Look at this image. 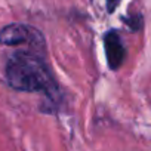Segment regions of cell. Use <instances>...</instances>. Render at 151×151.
I'll return each mask as SVG.
<instances>
[{
	"instance_id": "cell-3",
	"label": "cell",
	"mask_w": 151,
	"mask_h": 151,
	"mask_svg": "<svg viewBox=\"0 0 151 151\" xmlns=\"http://www.w3.org/2000/svg\"><path fill=\"white\" fill-rule=\"evenodd\" d=\"M102 40H104L107 65L111 71H117L126 59V47L123 45V40H122L119 30L111 28V30L105 31L102 36Z\"/></svg>"
},
{
	"instance_id": "cell-4",
	"label": "cell",
	"mask_w": 151,
	"mask_h": 151,
	"mask_svg": "<svg viewBox=\"0 0 151 151\" xmlns=\"http://www.w3.org/2000/svg\"><path fill=\"white\" fill-rule=\"evenodd\" d=\"M122 21L133 31V33H138L142 25H144V17L141 12H132L129 14L127 17H122Z\"/></svg>"
},
{
	"instance_id": "cell-1",
	"label": "cell",
	"mask_w": 151,
	"mask_h": 151,
	"mask_svg": "<svg viewBox=\"0 0 151 151\" xmlns=\"http://www.w3.org/2000/svg\"><path fill=\"white\" fill-rule=\"evenodd\" d=\"M8 85L21 92H37L46 98L43 113L55 114L64 99V93L46 61L33 50H19L6 62Z\"/></svg>"
},
{
	"instance_id": "cell-2",
	"label": "cell",
	"mask_w": 151,
	"mask_h": 151,
	"mask_svg": "<svg viewBox=\"0 0 151 151\" xmlns=\"http://www.w3.org/2000/svg\"><path fill=\"white\" fill-rule=\"evenodd\" d=\"M0 45L6 46H18V45H30L33 49L45 52V37L43 34L28 24H9L0 30Z\"/></svg>"
},
{
	"instance_id": "cell-5",
	"label": "cell",
	"mask_w": 151,
	"mask_h": 151,
	"mask_svg": "<svg viewBox=\"0 0 151 151\" xmlns=\"http://www.w3.org/2000/svg\"><path fill=\"white\" fill-rule=\"evenodd\" d=\"M122 0H105V6H107V12L108 14H114L116 9L119 8Z\"/></svg>"
}]
</instances>
